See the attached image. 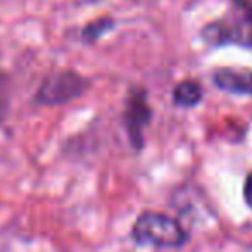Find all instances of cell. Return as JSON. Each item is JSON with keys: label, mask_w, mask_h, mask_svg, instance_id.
<instances>
[{"label": "cell", "mask_w": 252, "mask_h": 252, "mask_svg": "<svg viewBox=\"0 0 252 252\" xmlns=\"http://www.w3.org/2000/svg\"><path fill=\"white\" fill-rule=\"evenodd\" d=\"M200 38L211 47L238 45L252 50V2L230 0V7L223 18L207 23Z\"/></svg>", "instance_id": "6da1fadb"}, {"label": "cell", "mask_w": 252, "mask_h": 252, "mask_svg": "<svg viewBox=\"0 0 252 252\" xmlns=\"http://www.w3.org/2000/svg\"><path fill=\"white\" fill-rule=\"evenodd\" d=\"M131 238L137 245L154 249H182L190 235L178 220L162 213L145 211L135 220Z\"/></svg>", "instance_id": "7a4b0ae2"}, {"label": "cell", "mask_w": 252, "mask_h": 252, "mask_svg": "<svg viewBox=\"0 0 252 252\" xmlns=\"http://www.w3.org/2000/svg\"><path fill=\"white\" fill-rule=\"evenodd\" d=\"M88 85L90 83L87 78H83L76 71H56L42 81L33 100L36 105H47V107L63 105L80 98L87 92Z\"/></svg>", "instance_id": "3957f363"}, {"label": "cell", "mask_w": 252, "mask_h": 252, "mask_svg": "<svg viewBox=\"0 0 252 252\" xmlns=\"http://www.w3.org/2000/svg\"><path fill=\"white\" fill-rule=\"evenodd\" d=\"M152 116H154V111L147 100V92L144 88H131L125 102L123 123H125L130 145L137 152L144 149V130L151 125Z\"/></svg>", "instance_id": "277c9868"}, {"label": "cell", "mask_w": 252, "mask_h": 252, "mask_svg": "<svg viewBox=\"0 0 252 252\" xmlns=\"http://www.w3.org/2000/svg\"><path fill=\"white\" fill-rule=\"evenodd\" d=\"M213 81L220 90L231 95H252V69L218 67Z\"/></svg>", "instance_id": "5b68a950"}, {"label": "cell", "mask_w": 252, "mask_h": 252, "mask_svg": "<svg viewBox=\"0 0 252 252\" xmlns=\"http://www.w3.org/2000/svg\"><path fill=\"white\" fill-rule=\"evenodd\" d=\"M204 97L202 85L195 80H183L173 90V102L183 109H192L200 104Z\"/></svg>", "instance_id": "8992f818"}, {"label": "cell", "mask_w": 252, "mask_h": 252, "mask_svg": "<svg viewBox=\"0 0 252 252\" xmlns=\"http://www.w3.org/2000/svg\"><path fill=\"white\" fill-rule=\"evenodd\" d=\"M116 26V21L109 16H104V18H97L94 21H90L83 30H81V40L87 42L88 45L95 43L97 40H100L104 35H107L109 32H112Z\"/></svg>", "instance_id": "52a82bcc"}, {"label": "cell", "mask_w": 252, "mask_h": 252, "mask_svg": "<svg viewBox=\"0 0 252 252\" xmlns=\"http://www.w3.org/2000/svg\"><path fill=\"white\" fill-rule=\"evenodd\" d=\"M9 111V78L0 73V125L4 123Z\"/></svg>", "instance_id": "ba28073f"}, {"label": "cell", "mask_w": 252, "mask_h": 252, "mask_svg": "<svg viewBox=\"0 0 252 252\" xmlns=\"http://www.w3.org/2000/svg\"><path fill=\"white\" fill-rule=\"evenodd\" d=\"M244 200L249 207L252 209V173H249L244 183Z\"/></svg>", "instance_id": "9c48e42d"}]
</instances>
